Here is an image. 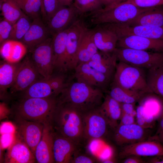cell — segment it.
I'll use <instances>...</instances> for the list:
<instances>
[{
    "mask_svg": "<svg viewBox=\"0 0 163 163\" xmlns=\"http://www.w3.org/2000/svg\"><path fill=\"white\" fill-rule=\"evenodd\" d=\"M104 92L98 88L76 81L67 82L57 98L59 102L83 113L100 107L104 97Z\"/></svg>",
    "mask_w": 163,
    "mask_h": 163,
    "instance_id": "6da1fadb",
    "label": "cell"
},
{
    "mask_svg": "<svg viewBox=\"0 0 163 163\" xmlns=\"http://www.w3.org/2000/svg\"><path fill=\"white\" fill-rule=\"evenodd\" d=\"M50 125L54 132L78 145L84 140L82 113L66 103L58 101Z\"/></svg>",
    "mask_w": 163,
    "mask_h": 163,
    "instance_id": "7a4b0ae2",
    "label": "cell"
},
{
    "mask_svg": "<svg viewBox=\"0 0 163 163\" xmlns=\"http://www.w3.org/2000/svg\"><path fill=\"white\" fill-rule=\"evenodd\" d=\"M58 102L57 96L21 98L15 106L17 117L50 125Z\"/></svg>",
    "mask_w": 163,
    "mask_h": 163,
    "instance_id": "3957f363",
    "label": "cell"
},
{
    "mask_svg": "<svg viewBox=\"0 0 163 163\" xmlns=\"http://www.w3.org/2000/svg\"><path fill=\"white\" fill-rule=\"evenodd\" d=\"M151 8H141L131 3H121L105 6L90 13V21L92 24L97 25L106 24L125 23Z\"/></svg>",
    "mask_w": 163,
    "mask_h": 163,
    "instance_id": "277c9868",
    "label": "cell"
},
{
    "mask_svg": "<svg viewBox=\"0 0 163 163\" xmlns=\"http://www.w3.org/2000/svg\"><path fill=\"white\" fill-rule=\"evenodd\" d=\"M147 70L126 63H117L112 81L123 88L145 93H152L147 84Z\"/></svg>",
    "mask_w": 163,
    "mask_h": 163,
    "instance_id": "5b68a950",
    "label": "cell"
},
{
    "mask_svg": "<svg viewBox=\"0 0 163 163\" xmlns=\"http://www.w3.org/2000/svg\"><path fill=\"white\" fill-rule=\"evenodd\" d=\"M117 61L146 70L163 67V52L117 47Z\"/></svg>",
    "mask_w": 163,
    "mask_h": 163,
    "instance_id": "8992f818",
    "label": "cell"
},
{
    "mask_svg": "<svg viewBox=\"0 0 163 163\" xmlns=\"http://www.w3.org/2000/svg\"><path fill=\"white\" fill-rule=\"evenodd\" d=\"M65 75L53 74L48 78L37 81L27 90L20 93L21 98H46L58 96L66 84Z\"/></svg>",
    "mask_w": 163,
    "mask_h": 163,
    "instance_id": "52a82bcc",
    "label": "cell"
},
{
    "mask_svg": "<svg viewBox=\"0 0 163 163\" xmlns=\"http://www.w3.org/2000/svg\"><path fill=\"white\" fill-rule=\"evenodd\" d=\"M28 51L29 57L42 77L46 79L50 78L53 74L54 68L52 37Z\"/></svg>",
    "mask_w": 163,
    "mask_h": 163,
    "instance_id": "ba28073f",
    "label": "cell"
},
{
    "mask_svg": "<svg viewBox=\"0 0 163 163\" xmlns=\"http://www.w3.org/2000/svg\"><path fill=\"white\" fill-rule=\"evenodd\" d=\"M43 78L29 56H27L21 62L14 82L9 88L10 92L12 94L20 93Z\"/></svg>",
    "mask_w": 163,
    "mask_h": 163,
    "instance_id": "9c48e42d",
    "label": "cell"
},
{
    "mask_svg": "<svg viewBox=\"0 0 163 163\" xmlns=\"http://www.w3.org/2000/svg\"><path fill=\"white\" fill-rule=\"evenodd\" d=\"M84 140L101 139L106 133L108 124L99 107L82 113Z\"/></svg>",
    "mask_w": 163,
    "mask_h": 163,
    "instance_id": "30bf717a",
    "label": "cell"
},
{
    "mask_svg": "<svg viewBox=\"0 0 163 163\" xmlns=\"http://www.w3.org/2000/svg\"><path fill=\"white\" fill-rule=\"evenodd\" d=\"M121 147L119 157L122 159L132 155L142 157L163 156V145L156 136Z\"/></svg>",
    "mask_w": 163,
    "mask_h": 163,
    "instance_id": "8fae6325",
    "label": "cell"
},
{
    "mask_svg": "<svg viewBox=\"0 0 163 163\" xmlns=\"http://www.w3.org/2000/svg\"><path fill=\"white\" fill-rule=\"evenodd\" d=\"M101 26L113 32L118 39L125 36L135 35L152 39L163 40V26H131L124 23L106 24Z\"/></svg>",
    "mask_w": 163,
    "mask_h": 163,
    "instance_id": "7c38bea8",
    "label": "cell"
},
{
    "mask_svg": "<svg viewBox=\"0 0 163 163\" xmlns=\"http://www.w3.org/2000/svg\"><path fill=\"white\" fill-rule=\"evenodd\" d=\"M87 27L84 21L77 19L69 28L66 40V73L76 66V55L83 33Z\"/></svg>",
    "mask_w": 163,
    "mask_h": 163,
    "instance_id": "4fadbf2b",
    "label": "cell"
},
{
    "mask_svg": "<svg viewBox=\"0 0 163 163\" xmlns=\"http://www.w3.org/2000/svg\"><path fill=\"white\" fill-rule=\"evenodd\" d=\"M73 77L76 81L108 91L112 79L94 69L87 62L79 64L75 69Z\"/></svg>",
    "mask_w": 163,
    "mask_h": 163,
    "instance_id": "5bb4252c",
    "label": "cell"
},
{
    "mask_svg": "<svg viewBox=\"0 0 163 163\" xmlns=\"http://www.w3.org/2000/svg\"><path fill=\"white\" fill-rule=\"evenodd\" d=\"M150 130L144 128L136 123L128 125H118L114 130V139L117 145L122 147L150 138Z\"/></svg>",
    "mask_w": 163,
    "mask_h": 163,
    "instance_id": "9a60e30c",
    "label": "cell"
},
{
    "mask_svg": "<svg viewBox=\"0 0 163 163\" xmlns=\"http://www.w3.org/2000/svg\"><path fill=\"white\" fill-rule=\"evenodd\" d=\"M16 118L17 129L21 139L34 155L35 149L41 138L44 125L38 122Z\"/></svg>",
    "mask_w": 163,
    "mask_h": 163,
    "instance_id": "2e32d148",
    "label": "cell"
},
{
    "mask_svg": "<svg viewBox=\"0 0 163 163\" xmlns=\"http://www.w3.org/2000/svg\"><path fill=\"white\" fill-rule=\"evenodd\" d=\"M117 47L163 52V40L129 35L119 38Z\"/></svg>",
    "mask_w": 163,
    "mask_h": 163,
    "instance_id": "e0dca14e",
    "label": "cell"
},
{
    "mask_svg": "<svg viewBox=\"0 0 163 163\" xmlns=\"http://www.w3.org/2000/svg\"><path fill=\"white\" fill-rule=\"evenodd\" d=\"M66 6L59 9L46 23L52 36L68 28L77 19L79 14L72 4Z\"/></svg>",
    "mask_w": 163,
    "mask_h": 163,
    "instance_id": "ac0fdd59",
    "label": "cell"
},
{
    "mask_svg": "<svg viewBox=\"0 0 163 163\" xmlns=\"http://www.w3.org/2000/svg\"><path fill=\"white\" fill-rule=\"evenodd\" d=\"M78 146L54 131L53 155L55 162L70 163L77 152Z\"/></svg>",
    "mask_w": 163,
    "mask_h": 163,
    "instance_id": "d6986e66",
    "label": "cell"
},
{
    "mask_svg": "<svg viewBox=\"0 0 163 163\" xmlns=\"http://www.w3.org/2000/svg\"><path fill=\"white\" fill-rule=\"evenodd\" d=\"M54 131L50 125H44L41 139L35 149L34 156L39 163H54L53 155Z\"/></svg>",
    "mask_w": 163,
    "mask_h": 163,
    "instance_id": "ffe728a7",
    "label": "cell"
},
{
    "mask_svg": "<svg viewBox=\"0 0 163 163\" xmlns=\"http://www.w3.org/2000/svg\"><path fill=\"white\" fill-rule=\"evenodd\" d=\"M69 28L52 35L54 56V71L56 74L66 73V55Z\"/></svg>",
    "mask_w": 163,
    "mask_h": 163,
    "instance_id": "44dd1931",
    "label": "cell"
},
{
    "mask_svg": "<svg viewBox=\"0 0 163 163\" xmlns=\"http://www.w3.org/2000/svg\"><path fill=\"white\" fill-rule=\"evenodd\" d=\"M51 35L46 25L40 17L33 20L30 27L21 41L29 51L50 37Z\"/></svg>",
    "mask_w": 163,
    "mask_h": 163,
    "instance_id": "7402d4cb",
    "label": "cell"
},
{
    "mask_svg": "<svg viewBox=\"0 0 163 163\" xmlns=\"http://www.w3.org/2000/svg\"><path fill=\"white\" fill-rule=\"evenodd\" d=\"M117 59L114 52L108 53L98 51L87 62L92 67L113 79Z\"/></svg>",
    "mask_w": 163,
    "mask_h": 163,
    "instance_id": "603a6c76",
    "label": "cell"
},
{
    "mask_svg": "<svg viewBox=\"0 0 163 163\" xmlns=\"http://www.w3.org/2000/svg\"><path fill=\"white\" fill-rule=\"evenodd\" d=\"M36 161L34 155L21 139H18L9 148L5 158V163H33Z\"/></svg>",
    "mask_w": 163,
    "mask_h": 163,
    "instance_id": "cb8c5ba5",
    "label": "cell"
},
{
    "mask_svg": "<svg viewBox=\"0 0 163 163\" xmlns=\"http://www.w3.org/2000/svg\"><path fill=\"white\" fill-rule=\"evenodd\" d=\"M27 51L26 46L21 41L8 39L0 44L1 56L4 61L9 63L20 62Z\"/></svg>",
    "mask_w": 163,
    "mask_h": 163,
    "instance_id": "d4e9b609",
    "label": "cell"
},
{
    "mask_svg": "<svg viewBox=\"0 0 163 163\" xmlns=\"http://www.w3.org/2000/svg\"><path fill=\"white\" fill-rule=\"evenodd\" d=\"M93 35L94 29L87 27L84 31L77 51L76 66L80 64L88 62L98 51L94 41Z\"/></svg>",
    "mask_w": 163,
    "mask_h": 163,
    "instance_id": "484cf974",
    "label": "cell"
},
{
    "mask_svg": "<svg viewBox=\"0 0 163 163\" xmlns=\"http://www.w3.org/2000/svg\"><path fill=\"white\" fill-rule=\"evenodd\" d=\"M94 29V40L98 50L101 51L111 53L117 47L118 38L112 31L97 25Z\"/></svg>",
    "mask_w": 163,
    "mask_h": 163,
    "instance_id": "4316f807",
    "label": "cell"
},
{
    "mask_svg": "<svg viewBox=\"0 0 163 163\" xmlns=\"http://www.w3.org/2000/svg\"><path fill=\"white\" fill-rule=\"evenodd\" d=\"M99 109L109 126L114 130L118 125V121L121 115L120 103L107 94L104 96Z\"/></svg>",
    "mask_w": 163,
    "mask_h": 163,
    "instance_id": "83f0119b",
    "label": "cell"
},
{
    "mask_svg": "<svg viewBox=\"0 0 163 163\" xmlns=\"http://www.w3.org/2000/svg\"><path fill=\"white\" fill-rule=\"evenodd\" d=\"M161 6L152 7L124 24L131 26H163V7Z\"/></svg>",
    "mask_w": 163,
    "mask_h": 163,
    "instance_id": "f1b7e54d",
    "label": "cell"
},
{
    "mask_svg": "<svg viewBox=\"0 0 163 163\" xmlns=\"http://www.w3.org/2000/svg\"><path fill=\"white\" fill-rule=\"evenodd\" d=\"M107 91L108 94L120 103H136L147 94L126 89L112 81Z\"/></svg>",
    "mask_w": 163,
    "mask_h": 163,
    "instance_id": "f546056e",
    "label": "cell"
},
{
    "mask_svg": "<svg viewBox=\"0 0 163 163\" xmlns=\"http://www.w3.org/2000/svg\"><path fill=\"white\" fill-rule=\"evenodd\" d=\"M21 62L16 63H11L4 60L0 66V90L2 93L6 92L12 85Z\"/></svg>",
    "mask_w": 163,
    "mask_h": 163,
    "instance_id": "4dcf8cb0",
    "label": "cell"
},
{
    "mask_svg": "<svg viewBox=\"0 0 163 163\" xmlns=\"http://www.w3.org/2000/svg\"><path fill=\"white\" fill-rule=\"evenodd\" d=\"M146 79L152 92L163 99V67L147 70Z\"/></svg>",
    "mask_w": 163,
    "mask_h": 163,
    "instance_id": "1f68e13d",
    "label": "cell"
},
{
    "mask_svg": "<svg viewBox=\"0 0 163 163\" xmlns=\"http://www.w3.org/2000/svg\"><path fill=\"white\" fill-rule=\"evenodd\" d=\"M0 8L3 18L12 25L24 14L16 0H0Z\"/></svg>",
    "mask_w": 163,
    "mask_h": 163,
    "instance_id": "d6a6232c",
    "label": "cell"
},
{
    "mask_svg": "<svg viewBox=\"0 0 163 163\" xmlns=\"http://www.w3.org/2000/svg\"><path fill=\"white\" fill-rule=\"evenodd\" d=\"M157 120L163 111V99L153 93L145 95L138 102Z\"/></svg>",
    "mask_w": 163,
    "mask_h": 163,
    "instance_id": "836d02e7",
    "label": "cell"
},
{
    "mask_svg": "<svg viewBox=\"0 0 163 163\" xmlns=\"http://www.w3.org/2000/svg\"><path fill=\"white\" fill-rule=\"evenodd\" d=\"M30 18L24 14L14 24L9 39L21 41L30 27Z\"/></svg>",
    "mask_w": 163,
    "mask_h": 163,
    "instance_id": "e575fe53",
    "label": "cell"
},
{
    "mask_svg": "<svg viewBox=\"0 0 163 163\" xmlns=\"http://www.w3.org/2000/svg\"><path fill=\"white\" fill-rule=\"evenodd\" d=\"M24 13L32 20L40 17L42 8L41 0H16Z\"/></svg>",
    "mask_w": 163,
    "mask_h": 163,
    "instance_id": "d590c367",
    "label": "cell"
},
{
    "mask_svg": "<svg viewBox=\"0 0 163 163\" xmlns=\"http://www.w3.org/2000/svg\"><path fill=\"white\" fill-rule=\"evenodd\" d=\"M72 4L80 15L96 11L104 6L102 0H73Z\"/></svg>",
    "mask_w": 163,
    "mask_h": 163,
    "instance_id": "8d00e7d4",
    "label": "cell"
},
{
    "mask_svg": "<svg viewBox=\"0 0 163 163\" xmlns=\"http://www.w3.org/2000/svg\"><path fill=\"white\" fill-rule=\"evenodd\" d=\"M137 124L147 129L152 128L156 120L154 117L142 105H139L136 108L135 115Z\"/></svg>",
    "mask_w": 163,
    "mask_h": 163,
    "instance_id": "74e56055",
    "label": "cell"
},
{
    "mask_svg": "<svg viewBox=\"0 0 163 163\" xmlns=\"http://www.w3.org/2000/svg\"><path fill=\"white\" fill-rule=\"evenodd\" d=\"M63 6L58 0H43L41 14L44 20L47 23Z\"/></svg>",
    "mask_w": 163,
    "mask_h": 163,
    "instance_id": "f35d334b",
    "label": "cell"
},
{
    "mask_svg": "<svg viewBox=\"0 0 163 163\" xmlns=\"http://www.w3.org/2000/svg\"><path fill=\"white\" fill-rule=\"evenodd\" d=\"M123 3H129L143 8H150L163 5V0H127Z\"/></svg>",
    "mask_w": 163,
    "mask_h": 163,
    "instance_id": "ab89813d",
    "label": "cell"
},
{
    "mask_svg": "<svg viewBox=\"0 0 163 163\" xmlns=\"http://www.w3.org/2000/svg\"><path fill=\"white\" fill-rule=\"evenodd\" d=\"M13 25L4 19L0 22V43L9 39Z\"/></svg>",
    "mask_w": 163,
    "mask_h": 163,
    "instance_id": "60d3db41",
    "label": "cell"
},
{
    "mask_svg": "<svg viewBox=\"0 0 163 163\" xmlns=\"http://www.w3.org/2000/svg\"><path fill=\"white\" fill-rule=\"evenodd\" d=\"M118 125H128L136 123L135 115L126 113H121Z\"/></svg>",
    "mask_w": 163,
    "mask_h": 163,
    "instance_id": "b9f144b4",
    "label": "cell"
},
{
    "mask_svg": "<svg viewBox=\"0 0 163 163\" xmlns=\"http://www.w3.org/2000/svg\"><path fill=\"white\" fill-rule=\"evenodd\" d=\"M121 104V113L132 114L135 116L136 103H122Z\"/></svg>",
    "mask_w": 163,
    "mask_h": 163,
    "instance_id": "7bdbcfd3",
    "label": "cell"
},
{
    "mask_svg": "<svg viewBox=\"0 0 163 163\" xmlns=\"http://www.w3.org/2000/svg\"><path fill=\"white\" fill-rule=\"evenodd\" d=\"M77 154L74 157L72 163H93L95 161L94 158L89 156L84 155H78Z\"/></svg>",
    "mask_w": 163,
    "mask_h": 163,
    "instance_id": "ee69618b",
    "label": "cell"
},
{
    "mask_svg": "<svg viewBox=\"0 0 163 163\" xmlns=\"http://www.w3.org/2000/svg\"><path fill=\"white\" fill-rule=\"evenodd\" d=\"M123 163H145L147 161L142 157L135 155H130L122 159Z\"/></svg>",
    "mask_w": 163,
    "mask_h": 163,
    "instance_id": "f6af8a7d",
    "label": "cell"
},
{
    "mask_svg": "<svg viewBox=\"0 0 163 163\" xmlns=\"http://www.w3.org/2000/svg\"><path fill=\"white\" fill-rule=\"evenodd\" d=\"M158 130L157 133L163 132V111L158 119Z\"/></svg>",
    "mask_w": 163,
    "mask_h": 163,
    "instance_id": "bcb514c9",
    "label": "cell"
},
{
    "mask_svg": "<svg viewBox=\"0 0 163 163\" xmlns=\"http://www.w3.org/2000/svg\"><path fill=\"white\" fill-rule=\"evenodd\" d=\"M147 163H163V156H158L152 157Z\"/></svg>",
    "mask_w": 163,
    "mask_h": 163,
    "instance_id": "7dc6e473",
    "label": "cell"
},
{
    "mask_svg": "<svg viewBox=\"0 0 163 163\" xmlns=\"http://www.w3.org/2000/svg\"><path fill=\"white\" fill-rule=\"evenodd\" d=\"M60 4L64 6H69L72 3L73 0H58Z\"/></svg>",
    "mask_w": 163,
    "mask_h": 163,
    "instance_id": "c3c4849f",
    "label": "cell"
},
{
    "mask_svg": "<svg viewBox=\"0 0 163 163\" xmlns=\"http://www.w3.org/2000/svg\"><path fill=\"white\" fill-rule=\"evenodd\" d=\"M157 134L156 136L157 138L163 145V132H159Z\"/></svg>",
    "mask_w": 163,
    "mask_h": 163,
    "instance_id": "681fc988",
    "label": "cell"
},
{
    "mask_svg": "<svg viewBox=\"0 0 163 163\" xmlns=\"http://www.w3.org/2000/svg\"><path fill=\"white\" fill-rule=\"evenodd\" d=\"M102 162L103 163H113L116 162V161L113 158H108L103 160L102 161Z\"/></svg>",
    "mask_w": 163,
    "mask_h": 163,
    "instance_id": "f907efd6",
    "label": "cell"
},
{
    "mask_svg": "<svg viewBox=\"0 0 163 163\" xmlns=\"http://www.w3.org/2000/svg\"><path fill=\"white\" fill-rule=\"evenodd\" d=\"M105 6L111 5L116 0H102Z\"/></svg>",
    "mask_w": 163,
    "mask_h": 163,
    "instance_id": "816d5d0a",
    "label": "cell"
},
{
    "mask_svg": "<svg viewBox=\"0 0 163 163\" xmlns=\"http://www.w3.org/2000/svg\"><path fill=\"white\" fill-rule=\"evenodd\" d=\"M127 0H116L111 5H117L126 1ZM108 5V6H109Z\"/></svg>",
    "mask_w": 163,
    "mask_h": 163,
    "instance_id": "f5cc1de1",
    "label": "cell"
},
{
    "mask_svg": "<svg viewBox=\"0 0 163 163\" xmlns=\"http://www.w3.org/2000/svg\"><path fill=\"white\" fill-rule=\"evenodd\" d=\"M41 1L42 3V9H41V10H42V8H43V0H41Z\"/></svg>",
    "mask_w": 163,
    "mask_h": 163,
    "instance_id": "db71d44e",
    "label": "cell"
}]
</instances>
